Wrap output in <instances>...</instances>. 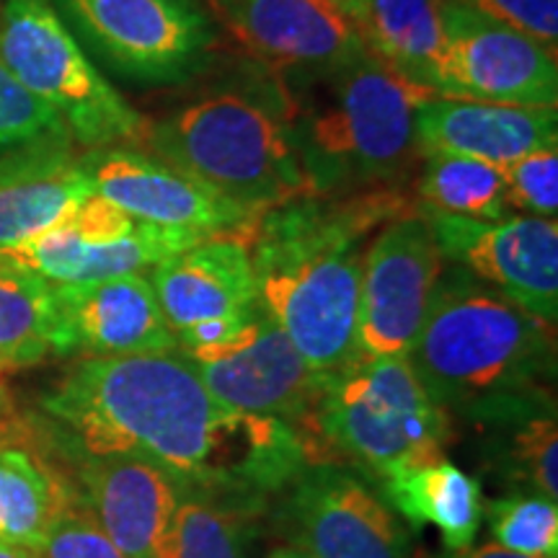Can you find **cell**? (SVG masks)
<instances>
[{
    "label": "cell",
    "instance_id": "1",
    "mask_svg": "<svg viewBox=\"0 0 558 558\" xmlns=\"http://www.w3.org/2000/svg\"><path fill=\"white\" fill-rule=\"evenodd\" d=\"M41 411L83 450L145 458L254 518L316 460L292 424L215 399L179 347L83 357L41 396Z\"/></svg>",
    "mask_w": 558,
    "mask_h": 558
},
{
    "label": "cell",
    "instance_id": "2",
    "mask_svg": "<svg viewBox=\"0 0 558 558\" xmlns=\"http://www.w3.org/2000/svg\"><path fill=\"white\" fill-rule=\"evenodd\" d=\"M409 213L401 192L298 197L256 215L243 233L259 305L318 375L354 357L362 243Z\"/></svg>",
    "mask_w": 558,
    "mask_h": 558
},
{
    "label": "cell",
    "instance_id": "3",
    "mask_svg": "<svg viewBox=\"0 0 558 558\" xmlns=\"http://www.w3.org/2000/svg\"><path fill=\"white\" fill-rule=\"evenodd\" d=\"M288 94L305 197L386 190L401 179L418 158V109L435 96L367 50L290 83Z\"/></svg>",
    "mask_w": 558,
    "mask_h": 558
},
{
    "label": "cell",
    "instance_id": "4",
    "mask_svg": "<svg viewBox=\"0 0 558 558\" xmlns=\"http://www.w3.org/2000/svg\"><path fill=\"white\" fill-rule=\"evenodd\" d=\"M409 362L437 407L460 416L494 399L550 388L554 326L452 264L437 279Z\"/></svg>",
    "mask_w": 558,
    "mask_h": 558
},
{
    "label": "cell",
    "instance_id": "5",
    "mask_svg": "<svg viewBox=\"0 0 558 558\" xmlns=\"http://www.w3.org/2000/svg\"><path fill=\"white\" fill-rule=\"evenodd\" d=\"M145 148L251 215L305 197L288 86H226L148 122Z\"/></svg>",
    "mask_w": 558,
    "mask_h": 558
},
{
    "label": "cell",
    "instance_id": "6",
    "mask_svg": "<svg viewBox=\"0 0 558 558\" xmlns=\"http://www.w3.org/2000/svg\"><path fill=\"white\" fill-rule=\"evenodd\" d=\"M450 416L422 386L409 357L352 360L324 375L305 439L313 456L337 452L369 484L445 460Z\"/></svg>",
    "mask_w": 558,
    "mask_h": 558
},
{
    "label": "cell",
    "instance_id": "7",
    "mask_svg": "<svg viewBox=\"0 0 558 558\" xmlns=\"http://www.w3.org/2000/svg\"><path fill=\"white\" fill-rule=\"evenodd\" d=\"M0 58L83 148L145 145L148 120L99 73L50 0H5Z\"/></svg>",
    "mask_w": 558,
    "mask_h": 558
},
{
    "label": "cell",
    "instance_id": "8",
    "mask_svg": "<svg viewBox=\"0 0 558 558\" xmlns=\"http://www.w3.org/2000/svg\"><path fill=\"white\" fill-rule=\"evenodd\" d=\"M58 9L73 34L140 86H181L218 54V24L199 0H58Z\"/></svg>",
    "mask_w": 558,
    "mask_h": 558
},
{
    "label": "cell",
    "instance_id": "9",
    "mask_svg": "<svg viewBox=\"0 0 558 558\" xmlns=\"http://www.w3.org/2000/svg\"><path fill=\"white\" fill-rule=\"evenodd\" d=\"M37 445L70 471L81 507L128 558H163L173 514L190 484L160 465L124 452H90L45 418Z\"/></svg>",
    "mask_w": 558,
    "mask_h": 558
},
{
    "label": "cell",
    "instance_id": "10",
    "mask_svg": "<svg viewBox=\"0 0 558 558\" xmlns=\"http://www.w3.org/2000/svg\"><path fill=\"white\" fill-rule=\"evenodd\" d=\"M275 499L279 530L313 558H414L399 514L339 460L305 463Z\"/></svg>",
    "mask_w": 558,
    "mask_h": 558
},
{
    "label": "cell",
    "instance_id": "11",
    "mask_svg": "<svg viewBox=\"0 0 558 558\" xmlns=\"http://www.w3.org/2000/svg\"><path fill=\"white\" fill-rule=\"evenodd\" d=\"M442 269L422 213L388 220L362 256L352 360L409 357Z\"/></svg>",
    "mask_w": 558,
    "mask_h": 558
},
{
    "label": "cell",
    "instance_id": "12",
    "mask_svg": "<svg viewBox=\"0 0 558 558\" xmlns=\"http://www.w3.org/2000/svg\"><path fill=\"white\" fill-rule=\"evenodd\" d=\"M199 241L205 239L135 220L94 194L58 226L5 256L50 279L52 284H86L111 277L145 275Z\"/></svg>",
    "mask_w": 558,
    "mask_h": 558
},
{
    "label": "cell",
    "instance_id": "13",
    "mask_svg": "<svg viewBox=\"0 0 558 558\" xmlns=\"http://www.w3.org/2000/svg\"><path fill=\"white\" fill-rule=\"evenodd\" d=\"M445 50L437 96L558 107L556 47L463 5L442 3Z\"/></svg>",
    "mask_w": 558,
    "mask_h": 558
},
{
    "label": "cell",
    "instance_id": "14",
    "mask_svg": "<svg viewBox=\"0 0 558 558\" xmlns=\"http://www.w3.org/2000/svg\"><path fill=\"white\" fill-rule=\"evenodd\" d=\"M445 262L471 271L535 318H558V222L509 213L499 220L422 213Z\"/></svg>",
    "mask_w": 558,
    "mask_h": 558
},
{
    "label": "cell",
    "instance_id": "15",
    "mask_svg": "<svg viewBox=\"0 0 558 558\" xmlns=\"http://www.w3.org/2000/svg\"><path fill=\"white\" fill-rule=\"evenodd\" d=\"M215 399L241 414L282 418L305 437L320 378L259 308L226 344L184 352Z\"/></svg>",
    "mask_w": 558,
    "mask_h": 558
},
{
    "label": "cell",
    "instance_id": "16",
    "mask_svg": "<svg viewBox=\"0 0 558 558\" xmlns=\"http://www.w3.org/2000/svg\"><path fill=\"white\" fill-rule=\"evenodd\" d=\"M222 26L282 83L331 73L365 52L337 0H213Z\"/></svg>",
    "mask_w": 558,
    "mask_h": 558
},
{
    "label": "cell",
    "instance_id": "17",
    "mask_svg": "<svg viewBox=\"0 0 558 558\" xmlns=\"http://www.w3.org/2000/svg\"><path fill=\"white\" fill-rule=\"evenodd\" d=\"M94 194L150 226L213 239L243 235L256 220L218 197L171 163L140 148H96L81 153Z\"/></svg>",
    "mask_w": 558,
    "mask_h": 558
},
{
    "label": "cell",
    "instance_id": "18",
    "mask_svg": "<svg viewBox=\"0 0 558 558\" xmlns=\"http://www.w3.org/2000/svg\"><path fill=\"white\" fill-rule=\"evenodd\" d=\"M150 284L171 331L184 333L215 318L259 308V292L243 235H213L150 269Z\"/></svg>",
    "mask_w": 558,
    "mask_h": 558
},
{
    "label": "cell",
    "instance_id": "19",
    "mask_svg": "<svg viewBox=\"0 0 558 558\" xmlns=\"http://www.w3.org/2000/svg\"><path fill=\"white\" fill-rule=\"evenodd\" d=\"M70 137H50L0 153V254L24 246L94 197Z\"/></svg>",
    "mask_w": 558,
    "mask_h": 558
},
{
    "label": "cell",
    "instance_id": "20",
    "mask_svg": "<svg viewBox=\"0 0 558 558\" xmlns=\"http://www.w3.org/2000/svg\"><path fill=\"white\" fill-rule=\"evenodd\" d=\"M558 145V107H518L429 96L416 114V148L456 153L509 166L530 153Z\"/></svg>",
    "mask_w": 558,
    "mask_h": 558
},
{
    "label": "cell",
    "instance_id": "21",
    "mask_svg": "<svg viewBox=\"0 0 558 558\" xmlns=\"http://www.w3.org/2000/svg\"><path fill=\"white\" fill-rule=\"evenodd\" d=\"M73 352L124 357L177 349L148 275H124L86 284H54Z\"/></svg>",
    "mask_w": 558,
    "mask_h": 558
},
{
    "label": "cell",
    "instance_id": "22",
    "mask_svg": "<svg viewBox=\"0 0 558 558\" xmlns=\"http://www.w3.org/2000/svg\"><path fill=\"white\" fill-rule=\"evenodd\" d=\"M484 469L512 488L558 499V416L550 388L505 396L460 414Z\"/></svg>",
    "mask_w": 558,
    "mask_h": 558
},
{
    "label": "cell",
    "instance_id": "23",
    "mask_svg": "<svg viewBox=\"0 0 558 558\" xmlns=\"http://www.w3.org/2000/svg\"><path fill=\"white\" fill-rule=\"evenodd\" d=\"M445 0H352L362 45L403 78L437 94L445 50Z\"/></svg>",
    "mask_w": 558,
    "mask_h": 558
},
{
    "label": "cell",
    "instance_id": "24",
    "mask_svg": "<svg viewBox=\"0 0 558 558\" xmlns=\"http://www.w3.org/2000/svg\"><path fill=\"white\" fill-rule=\"evenodd\" d=\"M65 318L50 279L0 254V373L70 357Z\"/></svg>",
    "mask_w": 558,
    "mask_h": 558
},
{
    "label": "cell",
    "instance_id": "25",
    "mask_svg": "<svg viewBox=\"0 0 558 558\" xmlns=\"http://www.w3.org/2000/svg\"><path fill=\"white\" fill-rule=\"evenodd\" d=\"M375 488L414 530L435 525L448 550L471 548L484 522L481 481L448 460L401 471Z\"/></svg>",
    "mask_w": 558,
    "mask_h": 558
},
{
    "label": "cell",
    "instance_id": "26",
    "mask_svg": "<svg viewBox=\"0 0 558 558\" xmlns=\"http://www.w3.org/2000/svg\"><path fill=\"white\" fill-rule=\"evenodd\" d=\"M78 501L58 463L29 445H0V543L34 550L54 518Z\"/></svg>",
    "mask_w": 558,
    "mask_h": 558
},
{
    "label": "cell",
    "instance_id": "27",
    "mask_svg": "<svg viewBox=\"0 0 558 558\" xmlns=\"http://www.w3.org/2000/svg\"><path fill=\"white\" fill-rule=\"evenodd\" d=\"M418 177L422 213L458 215L473 220H499L509 215L505 169L456 153H424Z\"/></svg>",
    "mask_w": 558,
    "mask_h": 558
},
{
    "label": "cell",
    "instance_id": "28",
    "mask_svg": "<svg viewBox=\"0 0 558 558\" xmlns=\"http://www.w3.org/2000/svg\"><path fill=\"white\" fill-rule=\"evenodd\" d=\"M254 514L190 486L179 501L163 558H248Z\"/></svg>",
    "mask_w": 558,
    "mask_h": 558
},
{
    "label": "cell",
    "instance_id": "29",
    "mask_svg": "<svg viewBox=\"0 0 558 558\" xmlns=\"http://www.w3.org/2000/svg\"><path fill=\"white\" fill-rule=\"evenodd\" d=\"M484 518L497 546L530 558H558V507L554 499L512 488L486 501Z\"/></svg>",
    "mask_w": 558,
    "mask_h": 558
},
{
    "label": "cell",
    "instance_id": "30",
    "mask_svg": "<svg viewBox=\"0 0 558 558\" xmlns=\"http://www.w3.org/2000/svg\"><path fill=\"white\" fill-rule=\"evenodd\" d=\"M50 137H70L62 122L37 96L21 86L0 58V150L21 148Z\"/></svg>",
    "mask_w": 558,
    "mask_h": 558
},
{
    "label": "cell",
    "instance_id": "31",
    "mask_svg": "<svg viewBox=\"0 0 558 558\" xmlns=\"http://www.w3.org/2000/svg\"><path fill=\"white\" fill-rule=\"evenodd\" d=\"M509 213L556 218L558 213V145L501 166Z\"/></svg>",
    "mask_w": 558,
    "mask_h": 558
},
{
    "label": "cell",
    "instance_id": "32",
    "mask_svg": "<svg viewBox=\"0 0 558 558\" xmlns=\"http://www.w3.org/2000/svg\"><path fill=\"white\" fill-rule=\"evenodd\" d=\"M32 554L37 558H128L96 525L81 501L62 509Z\"/></svg>",
    "mask_w": 558,
    "mask_h": 558
},
{
    "label": "cell",
    "instance_id": "33",
    "mask_svg": "<svg viewBox=\"0 0 558 558\" xmlns=\"http://www.w3.org/2000/svg\"><path fill=\"white\" fill-rule=\"evenodd\" d=\"M481 16L512 26L543 45H558V0H450Z\"/></svg>",
    "mask_w": 558,
    "mask_h": 558
},
{
    "label": "cell",
    "instance_id": "34",
    "mask_svg": "<svg viewBox=\"0 0 558 558\" xmlns=\"http://www.w3.org/2000/svg\"><path fill=\"white\" fill-rule=\"evenodd\" d=\"M37 442V429L29 418L21 416L11 390L0 380V445H29Z\"/></svg>",
    "mask_w": 558,
    "mask_h": 558
},
{
    "label": "cell",
    "instance_id": "35",
    "mask_svg": "<svg viewBox=\"0 0 558 558\" xmlns=\"http://www.w3.org/2000/svg\"><path fill=\"white\" fill-rule=\"evenodd\" d=\"M442 558H530L522 554H512V550L497 546V543H484V546L465 548V550H448Z\"/></svg>",
    "mask_w": 558,
    "mask_h": 558
},
{
    "label": "cell",
    "instance_id": "36",
    "mask_svg": "<svg viewBox=\"0 0 558 558\" xmlns=\"http://www.w3.org/2000/svg\"><path fill=\"white\" fill-rule=\"evenodd\" d=\"M269 558H313L311 554H305L303 548L292 546V543H288V546H279L269 554Z\"/></svg>",
    "mask_w": 558,
    "mask_h": 558
},
{
    "label": "cell",
    "instance_id": "37",
    "mask_svg": "<svg viewBox=\"0 0 558 558\" xmlns=\"http://www.w3.org/2000/svg\"><path fill=\"white\" fill-rule=\"evenodd\" d=\"M0 558H37V556H34L32 550H26V548L5 546V543H0Z\"/></svg>",
    "mask_w": 558,
    "mask_h": 558
},
{
    "label": "cell",
    "instance_id": "38",
    "mask_svg": "<svg viewBox=\"0 0 558 558\" xmlns=\"http://www.w3.org/2000/svg\"><path fill=\"white\" fill-rule=\"evenodd\" d=\"M337 3L341 5V9H344V11H347V5H349V3H352V0H337Z\"/></svg>",
    "mask_w": 558,
    "mask_h": 558
}]
</instances>
